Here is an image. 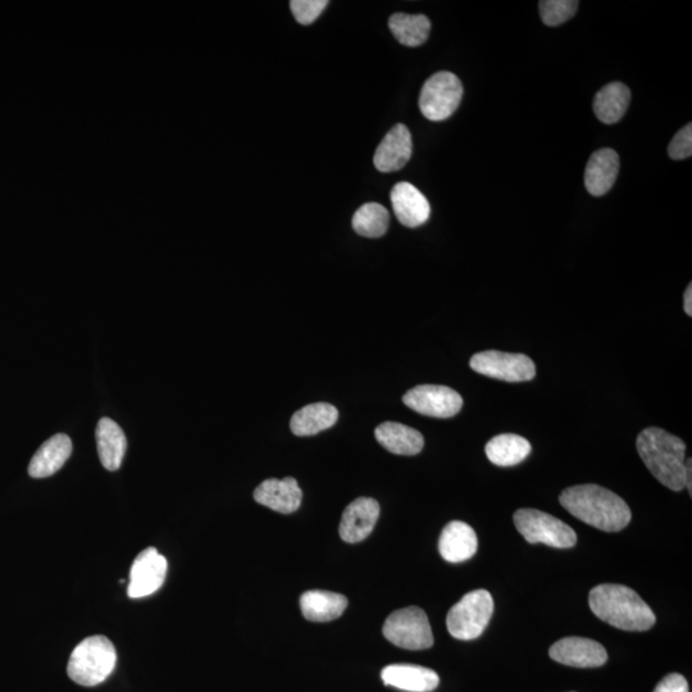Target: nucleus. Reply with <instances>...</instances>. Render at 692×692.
Wrapping results in <instances>:
<instances>
[{
  "label": "nucleus",
  "instance_id": "5",
  "mask_svg": "<svg viewBox=\"0 0 692 692\" xmlns=\"http://www.w3.org/2000/svg\"><path fill=\"white\" fill-rule=\"evenodd\" d=\"M493 613L494 599L489 591H471L449 610L446 627L455 639L475 640L484 634Z\"/></svg>",
  "mask_w": 692,
  "mask_h": 692
},
{
  "label": "nucleus",
  "instance_id": "11",
  "mask_svg": "<svg viewBox=\"0 0 692 692\" xmlns=\"http://www.w3.org/2000/svg\"><path fill=\"white\" fill-rule=\"evenodd\" d=\"M167 569L166 558L157 549L143 550L132 563L127 594L131 599L153 595L165 584Z\"/></svg>",
  "mask_w": 692,
  "mask_h": 692
},
{
  "label": "nucleus",
  "instance_id": "7",
  "mask_svg": "<svg viewBox=\"0 0 692 692\" xmlns=\"http://www.w3.org/2000/svg\"><path fill=\"white\" fill-rule=\"evenodd\" d=\"M382 632L391 644L399 648L425 650L434 645L429 617L418 607L399 609L390 614Z\"/></svg>",
  "mask_w": 692,
  "mask_h": 692
},
{
  "label": "nucleus",
  "instance_id": "13",
  "mask_svg": "<svg viewBox=\"0 0 692 692\" xmlns=\"http://www.w3.org/2000/svg\"><path fill=\"white\" fill-rule=\"evenodd\" d=\"M380 517V504L372 498H358L345 508L340 537L349 544L361 543L371 535Z\"/></svg>",
  "mask_w": 692,
  "mask_h": 692
},
{
  "label": "nucleus",
  "instance_id": "22",
  "mask_svg": "<svg viewBox=\"0 0 692 692\" xmlns=\"http://www.w3.org/2000/svg\"><path fill=\"white\" fill-rule=\"evenodd\" d=\"M348 608V599L344 595L330 591H307L300 598V609L305 619L311 622H331L343 616Z\"/></svg>",
  "mask_w": 692,
  "mask_h": 692
},
{
  "label": "nucleus",
  "instance_id": "29",
  "mask_svg": "<svg viewBox=\"0 0 692 692\" xmlns=\"http://www.w3.org/2000/svg\"><path fill=\"white\" fill-rule=\"evenodd\" d=\"M580 2L577 0H543L540 16L546 26H559L576 15Z\"/></svg>",
  "mask_w": 692,
  "mask_h": 692
},
{
  "label": "nucleus",
  "instance_id": "30",
  "mask_svg": "<svg viewBox=\"0 0 692 692\" xmlns=\"http://www.w3.org/2000/svg\"><path fill=\"white\" fill-rule=\"evenodd\" d=\"M327 6H329L327 0H293L290 2L295 20L305 26L313 24Z\"/></svg>",
  "mask_w": 692,
  "mask_h": 692
},
{
  "label": "nucleus",
  "instance_id": "28",
  "mask_svg": "<svg viewBox=\"0 0 692 692\" xmlns=\"http://www.w3.org/2000/svg\"><path fill=\"white\" fill-rule=\"evenodd\" d=\"M390 215L379 203L364 204L353 216V229L364 238H380L388 231Z\"/></svg>",
  "mask_w": 692,
  "mask_h": 692
},
{
  "label": "nucleus",
  "instance_id": "27",
  "mask_svg": "<svg viewBox=\"0 0 692 692\" xmlns=\"http://www.w3.org/2000/svg\"><path fill=\"white\" fill-rule=\"evenodd\" d=\"M389 27L394 38L405 47L416 48L429 39L431 22L425 15L395 13L390 17Z\"/></svg>",
  "mask_w": 692,
  "mask_h": 692
},
{
  "label": "nucleus",
  "instance_id": "3",
  "mask_svg": "<svg viewBox=\"0 0 692 692\" xmlns=\"http://www.w3.org/2000/svg\"><path fill=\"white\" fill-rule=\"evenodd\" d=\"M636 448L660 484L677 493L685 489L686 444L680 437L649 427L637 437Z\"/></svg>",
  "mask_w": 692,
  "mask_h": 692
},
{
  "label": "nucleus",
  "instance_id": "17",
  "mask_svg": "<svg viewBox=\"0 0 692 692\" xmlns=\"http://www.w3.org/2000/svg\"><path fill=\"white\" fill-rule=\"evenodd\" d=\"M386 686L408 692H431L440 684V678L432 669L412 664H391L381 672Z\"/></svg>",
  "mask_w": 692,
  "mask_h": 692
},
{
  "label": "nucleus",
  "instance_id": "8",
  "mask_svg": "<svg viewBox=\"0 0 692 692\" xmlns=\"http://www.w3.org/2000/svg\"><path fill=\"white\" fill-rule=\"evenodd\" d=\"M463 98L461 80L452 72L441 71L432 75L421 90L420 109L427 120H448L457 111Z\"/></svg>",
  "mask_w": 692,
  "mask_h": 692
},
{
  "label": "nucleus",
  "instance_id": "10",
  "mask_svg": "<svg viewBox=\"0 0 692 692\" xmlns=\"http://www.w3.org/2000/svg\"><path fill=\"white\" fill-rule=\"evenodd\" d=\"M403 402L414 412L434 418H450L461 412L462 396L443 385H420L403 396Z\"/></svg>",
  "mask_w": 692,
  "mask_h": 692
},
{
  "label": "nucleus",
  "instance_id": "34",
  "mask_svg": "<svg viewBox=\"0 0 692 692\" xmlns=\"http://www.w3.org/2000/svg\"><path fill=\"white\" fill-rule=\"evenodd\" d=\"M691 458L687 459L686 461V475H685V489L687 487V490H689L690 495H692V482H691V476H692V468H691Z\"/></svg>",
  "mask_w": 692,
  "mask_h": 692
},
{
  "label": "nucleus",
  "instance_id": "33",
  "mask_svg": "<svg viewBox=\"0 0 692 692\" xmlns=\"http://www.w3.org/2000/svg\"><path fill=\"white\" fill-rule=\"evenodd\" d=\"M684 309L687 316H692V285L687 286L684 294Z\"/></svg>",
  "mask_w": 692,
  "mask_h": 692
},
{
  "label": "nucleus",
  "instance_id": "19",
  "mask_svg": "<svg viewBox=\"0 0 692 692\" xmlns=\"http://www.w3.org/2000/svg\"><path fill=\"white\" fill-rule=\"evenodd\" d=\"M619 172V156L616 150H596L587 162L585 186L594 197H602L613 188Z\"/></svg>",
  "mask_w": 692,
  "mask_h": 692
},
{
  "label": "nucleus",
  "instance_id": "23",
  "mask_svg": "<svg viewBox=\"0 0 692 692\" xmlns=\"http://www.w3.org/2000/svg\"><path fill=\"white\" fill-rule=\"evenodd\" d=\"M376 440L388 452L398 455H416L422 452L425 439L421 432L402 423H381L375 431Z\"/></svg>",
  "mask_w": 692,
  "mask_h": 692
},
{
  "label": "nucleus",
  "instance_id": "14",
  "mask_svg": "<svg viewBox=\"0 0 692 692\" xmlns=\"http://www.w3.org/2000/svg\"><path fill=\"white\" fill-rule=\"evenodd\" d=\"M413 143L411 131L402 124L388 132L376 149L373 163L380 172L389 173L402 170L412 157Z\"/></svg>",
  "mask_w": 692,
  "mask_h": 692
},
{
  "label": "nucleus",
  "instance_id": "4",
  "mask_svg": "<svg viewBox=\"0 0 692 692\" xmlns=\"http://www.w3.org/2000/svg\"><path fill=\"white\" fill-rule=\"evenodd\" d=\"M116 663L117 651L112 641L102 635L90 636L72 651L67 673L76 684L93 687L111 676Z\"/></svg>",
  "mask_w": 692,
  "mask_h": 692
},
{
  "label": "nucleus",
  "instance_id": "9",
  "mask_svg": "<svg viewBox=\"0 0 692 692\" xmlns=\"http://www.w3.org/2000/svg\"><path fill=\"white\" fill-rule=\"evenodd\" d=\"M471 368L482 376L507 382H525L534 379L536 366L525 354L486 350L473 355Z\"/></svg>",
  "mask_w": 692,
  "mask_h": 692
},
{
  "label": "nucleus",
  "instance_id": "18",
  "mask_svg": "<svg viewBox=\"0 0 692 692\" xmlns=\"http://www.w3.org/2000/svg\"><path fill=\"white\" fill-rule=\"evenodd\" d=\"M478 540L475 530L461 521L450 522L441 532L439 550L449 563H462L476 554Z\"/></svg>",
  "mask_w": 692,
  "mask_h": 692
},
{
  "label": "nucleus",
  "instance_id": "21",
  "mask_svg": "<svg viewBox=\"0 0 692 692\" xmlns=\"http://www.w3.org/2000/svg\"><path fill=\"white\" fill-rule=\"evenodd\" d=\"M100 462L107 471L121 467L127 450L125 432L111 418H102L95 431Z\"/></svg>",
  "mask_w": 692,
  "mask_h": 692
},
{
  "label": "nucleus",
  "instance_id": "24",
  "mask_svg": "<svg viewBox=\"0 0 692 692\" xmlns=\"http://www.w3.org/2000/svg\"><path fill=\"white\" fill-rule=\"evenodd\" d=\"M338 409L329 403L305 405L291 417L290 429L297 436H312L329 430L338 421Z\"/></svg>",
  "mask_w": 692,
  "mask_h": 692
},
{
  "label": "nucleus",
  "instance_id": "31",
  "mask_svg": "<svg viewBox=\"0 0 692 692\" xmlns=\"http://www.w3.org/2000/svg\"><path fill=\"white\" fill-rule=\"evenodd\" d=\"M669 157L675 161H682L692 156V125L677 132L668 147Z\"/></svg>",
  "mask_w": 692,
  "mask_h": 692
},
{
  "label": "nucleus",
  "instance_id": "26",
  "mask_svg": "<svg viewBox=\"0 0 692 692\" xmlns=\"http://www.w3.org/2000/svg\"><path fill=\"white\" fill-rule=\"evenodd\" d=\"M485 452L489 461L495 466H516L531 453V444L525 437L514 434H503L493 437L486 444Z\"/></svg>",
  "mask_w": 692,
  "mask_h": 692
},
{
  "label": "nucleus",
  "instance_id": "32",
  "mask_svg": "<svg viewBox=\"0 0 692 692\" xmlns=\"http://www.w3.org/2000/svg\"><path fill=\"white\" fill-rule=\"evenodd\" d=\"M654 692H689V684L684 676L671 673L659 682Z\"/></svg>",
  "mask_w": 692,
  "mask_h": 692
},
{
  "label": "nucleus",
  "instance_id": "2",
  "mask_svg": "<svg viewBox=\"0 0 692 692\" xmlns=\"http://www.w3.org/2000/svg\"><path fill=\"white\" fill-rule=\"evenodd\" d=\"M589 604L596 617L623 631L643 632L655 625V614L630 587L603 584L590 591Z\"/></svg>",
  "mask_w": 692,
  "mask_h": 692
},
{
  "label": "nucleus",
  "instance_id": "6",
  "mask_svg": "<svg viewBox=\"0 0 692 692\" xmlns=\"http://www.w3.org/2000/svg\"><path fill=\"white\" fill-rule=\"evenodd\" d=\"M513 521L527 543L545 544L558 549L573 548L577 543V535L572 527L537 509H518Z\"/></svg>",
  "mask_w": 692,
  "mask_h": 692
},
{
  "label": "nucleus",
  "instance_id": "1",
  "mask_svg": "<svg viewBox=\"0 0 692 692\" xmlns=\"http://www.w3.org/2000/svg\"><path fill=\"white\" fill-rule=\"evenodd\" d=\"M559 502L572 516L605 532H618L631 522L632 513L625 500L599 485L568 487Z\"/></svg>",
  "mask_w": 692,
  "mask_h": 692
},
{
  "label": "nucleus",
  "instance_id": "12",
  "mask_svg": "<svg viewBox=\"0 0 692 692\" xmlns=\"http://www.w3.org/2000/svg\"><path fill=\"white\" fill-rule=\"evenodd\" d=\"M550 658L568 667L596 668L608 662L602 644L585 637H564L549 650Z\"/></svg>",
  "mask_w": 692,
  "mask_h": 692
},
{
  "label": "nucleus",
  "instance_id": "16",
  "mask_svg": "<svg viewBox=\"0 0 692 692\" xmlns=\"http://www.w3.org/2000/svg\"><path fill=\"white\" fill-rule=\"evenodd\" d=\"M254 499L272 511L290 514L298 511L302 504L303 491L293 477H286L284 480L270 478L257 487Z\"/></svg>",
  "mask_w": 692,
  "mask_h": 692
},
{
  "label": "nucleus",
  "instance_id": "25",
  "mask_svg": "<svg viewBox=\"0 0 692 692\" xmlns=\"http://www.w3.org/2000/svg\"><path fill=\"white\" fill-rule=\"evenodd\" d=\"M630 102L631 91L625 84H608L595 95L594 113L603 124L613 125L626 115Z\"/></svg>",
  "mask_w": 692,
  "mask_h": 692
},
{
  "label": "nucleus",
  "instance_id": "15",
  "mask_svg": "<svg viewBox=\"0 0 692 692\" xmlns=\"http://www.w3.org/2000/svg\"><path fill=\"white\" fill-rule=\"evenodd\" d=\"M390 198L395 216L402 225L414 229L429 221L431 216L429 200L411 182L396 184L391 190Z\"/></svg>",
  "mask_w": 692,
  "mask_h": 692
},
{
  "label": "nucleus",
  "instance_id": "20",
  "mask_svg": "<svg viewBox=\"0 0 692 692\" xmlns=\"http://www.w3.org/2000/svg\"><path fill=\"white\" fill-rule=\"evenodd\" d=\"M71 453L72 441L70 437L65 434L50 437L31 459L29 475L34 478L53 476L65 466Z\"/></svg>",
  "mask_w": 692,
  "mask_h": 692
}]
</instances>
